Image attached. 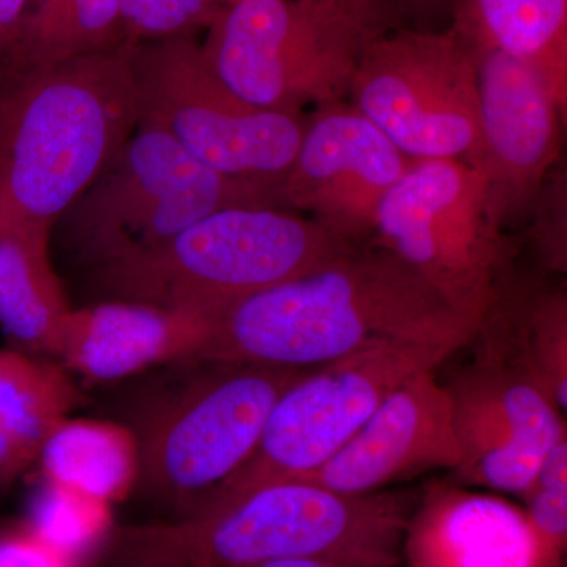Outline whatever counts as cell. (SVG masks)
<instances>
[{"mask_svg": "<svg viewBox=\"0 0 567 567\" xmlns=\"http://www.w3.org/2000/svg\"><path fill=\"white\" fill-rule=\"evenodd\" d=\"M480 328L404 260L361 245L330 267L212 316L197 358L315 369L388 344L451 354Z\"/></svg>", "mask_w": 567, "mask_h": 567, "instance_id": "1", "label": "cell"}, {"mask_svg": "<svg viewBox=\"0 0 567 567\" xmlns=\"http://www.w3.org/2000/svg\"><path fill=\"white\" fill-rule=\"evenodd\" d=\"M412 507L398 492L346 495L281 481L171 520L112 527L96 567H249L287 558L393 567Z\"/></svg>", "mask_w": 567, "mask_h": 567, "instance_id": "2", "label": "cell"}, {"mask_svg": "<svg viewBox=\"0 0 567 567\" xmlns=\"http://www.w3.org/2000/svg\"><path fill=\"white\" fill-rule=\"evenodd\" d=\"M137 125L126 47L0 78V230L52 238Z\"/></svg>", "mask_w": 567, "mask_h": 567, "instance_id": "3", "label": "cell"}, {"mask_svg": "<svg viewBox=\"0 0 567 567\" xmlns=\"http://www.w3.org/2000/svg\"><path fill=\"white\" fill-rule=\"evenodd\" d=\"M357 248L300 213L233 207L213 212L158 248L87 279L99 301H137L212 317L330 267Z\"/></svg>", "mask_w": 567, "mask_h": 567, "instance_id": "4", "label": "cell"}, {"mask_svg": "<svg viewBox=\"0 0 567 567\" xmlns=\"http://www.w3.org/2000/svg\"><path fill=\"white\" fill-rule=\"evenodd\" d=\"M233 207L278 204L268 189L213 173L162 130L140 122L52 234L87 276L158 248L204 216Z\"/></svg>", "mask_w": 567, "mask_h": 567, "instance_id": "5", "label": "cell"}, {"mask_svg": "<svg viewBox=\"0 0 567 567\" xmlns=\"http://www.w3.org/2000/svg\"><path fill=\"white\" fill-rule=\"evenodd\" d=\"M137 429L140 483L177 507L197 509L251 456L275 402L309 369L196 358Z\"/></svg>", "mask_w": 567, "mask_h": 567, "instance_id": "6", "label": "cell"}, {"mask_svg": "<svg viewBox=\"0 0 567 567\" xmlns=\"http://www.w3.org/2000/svg\"><path fill=\"white\" fill-rule=\"evenodd\" d=\"M128 55L140 122L162 130L213 173L276 197L308 117L238 99L208 65L196 37L136 44Z\"/></svg>", "mask_w": 567, "mask_h": 567, "instance_id": "7", "label": "cell"}, {"mask_svg": "<svg viewBox=\"0 0 567 567\" xmlns=\"http://www.w3.org/2000/svg\"><path fill=\"white\" fill-rule=\"evenodd\" d=\"M374 39L298 0L223 6L200 43L208 65L238 99L260 110L301 114L344 102Z\"/></svg>", "mask_w": 567, "mask_h": 567, "instance_id": "8", "label": "cell"}, {"mask_svg": "<svg viewBox=\"0 0 567 567\" xmlns=\"http://www.w3.org/2000/svg\"><path fill=\"white\" fill-rule=\"evenodd\" d=\"M368 245L393 252L481 323L509 257L486 183L458 159H412L383 197Z\"/></svg>", "mask_w": 567, "mask_h": 567, "instance_id": "9", "label": "cell"}, {"mask_svg": "<svg viewBox=\"0 0 567 567\" xmlns=\"http://www.w3.org/2000/svg\"><path fill=\"white\" fill-rule=\"evenodd\" d=\"M409 159L468 164L480 144L475 55L453 24L401 25L365 47L349 99Z\"/></svg>", "mask_w": 567, "mask_h": 567, "instance_id": "10", "label": "cell"}, {"mask_svg": "<svg viewBox=\"0 0 567 567\" xmlns=\"http://www.w3.org/2000/svg\"><path fill=\"white\" fill-rule=\"evenodd\" d=\"M447 357L443 350L388 344L309 369L275 402L248 461L203 505L316 472L391 391Z\"/></svg>", "mask_w": 567, "mask_h": 567, "instance_id": "11", "label": "cell"}, {"mask_svg": "<svg viewBox=\"0 0 567 567\" xmlns=\"http://www.w3.org/2000/svg\"><path fill=\"white\" fill-rule=\"evenodd\" d=\"M464 39L475 55L480 93V144L468 164L486 183L492 218L505 230L533 210L557 167L565 111L529 63Z\"/></svg>", "mask_w": 567, "mask_h": 567, "instance_id": "12", "label": "cell"}, {"mask_svg": "<svg viewBox=\"0 0 567 567\" xmlns=\"http://www.w3.org/2000/svg\"><path fill=\"white\" fill-rule=\"evenodd\" d=\"M410 162L347 100L322 104L306 122L303 140L276 203L350 244L368 245L383 197Z\"/></svg>", "mask_w": 567, "mask_h": 567, "instance_id": "13", "label": "cell"}, {"mask_svg": "<svg viewBox=\"0 0 567 567\" xmlns=\"http://www.w3.org/2000/svg\"><path fill=\"white\" fill-rule=\"evenodd\" d=\"M435 369L417 372L386 395L334 457L305 483L346 495L382 492L398 481L461 465L454 401Z\"/></svg>", "mask_w": 567, "mask_h": 567, "instance_id": "14", "label": "cell"}, {"mask_svg": "<svg viewBox=\"0 0 567 567\" xmlns=\"http://www.w3.org/2000/svg\"><path fill=\"white\" fill-rule=\"evenodd\" d=\"M210 317L125 300L71 308L55 358L91 382H115L199 357Z\"/></svg>", "mask_w": 567, "mask_h": 567, "instance_id": "15", "label": "cell"}, {"mask_svg": "<svg viewBox=\"0 0 567 567\" xmlns=\"http://www.w3.org/2000/svg\"><path fill=\"white\" fill-rule=\"evenodd\" d=\"M410 567H548L527 516L505 499L434 487L410 517Z\"/></svg>", "mask_w": 567, "mask_h": 567, "instance_id": "16", "label": "cell"}, {"mask_svg": "<svg viewBox=\"0 0 567 567\" xmlns=\"http://www.w3.org/2000/svg\"><path fill=\"white\" fill-rule=\"evenodd\" d=\"M35 461L47 483L110 505L140 483V440L134 429L114 421L65 417L43 440Z\"/></svg>", "mask_w": 567, "mask_h": 567, "instance_id": "17", "label": "cell"}, {"mask_svg": "<svg viewBox=\"0 0 567 567\" xmlns=\"http://www.w3.org/2000/svg\"><path fill=\"white\" fill-rule=\"evenodd\" d=\"M51 237L0 230V327L28 352L54 357L71 311L50 257Z\"/></svg>", "mask_w": 567, "mask_h": 567, "instance_id": "18", "label": "cell"}, {"mask_svg": "<svg viewBox=\"0 0 567 567\" xmlns=\"http://www.w3.org/2000/svg\"><path fill=\"white\" fill-rule=\"evenodd\" d=\"M122 47L118 0H31L10 47L0 58V78Z\"/></svg>", "mask_w": 567, "mask_h": 567, "instance_id": "19", "label": "cell"}, {"mask_svg": "<svg viewBox=\"0 0 567 567\" xmlns=\"http://www.w3.org/2000/svg\"><path fill=\"white\" fill-rule=\"evenodd\" d=\"M470 35L529 63L550 85L567 78V0H457Z\"/></svg>", "mask_w": 567, "mask_h": 567, "instance_id": "20", "label": "cell"}, {"mask_svg": "<svg viewBox=\"0 0 567 567\" xmlns=\"http://www.w3.org/2000/svg\"><path fill=\"white\" fill-rule=\"evenodd\" d=\"M450 391L462 451L457 475L476 486L527 494L547 451L518 439L506 421L476 395L458 386Z\"/></svg>", "mask_w": 567, "mask_h": 567, "instance_id": "21", "label": "cell"}, {"mask_svg": "<svg viewBox=\"0 0 567 567\" xmlns=\"http://www.w3.org/2000/svg\"><path fill=\"white\" fill-rule=\"evenodd\" d=\"M81 398L65 368L18 350L0 349V429L39 453L52 429Z\"/></svg>", "mask_w": 567, "mask_h": 567, "instance_id": "22", "label": "cell"}, {"mask_svg": "<svg viewBox=\"0 0 567 567\" xmlns=\"http://www.w3.org/2000/svg\"><path fill=\"white\" fill-rule=\"evenodd\" d=\"M111 528L110 503L44 481L33 505L31 529L48 546L71 559L99 547Z\"/></svg>", "mask_w": 567, "mask_h": 567, "instance_id": "23", "label": "cell"}, {"mask_svg": "<svg viewBox=\"0 0 567 567\" xmlns=\"http://www.w3.org/2000/svg\"><path fill=\"white\" fill-rule=\"evenodd\" d=\"M123 47L155 43L207 31L221 11L216 0H118Z\"/></svg>", "mask_w": 567, "mask_h": 567, "instance_id": "24", "label": "cell"}, {"mask_svg": "<svg viewBox=\"0 0 567 567\" xmlns=\"http://www.w3.org/2000/svg\"><path fill=\"white\" fill-rule=\"evenodd\" d=\"M527 516L548 565L558 559L567 536V484L535 481L527 494Z\"/></svg>", "mask_w": 567, "mask_h": 567, "instance_id": "25", "label": "cell"}, {"mask_svg": "<svg viewBox=\"0 0 567 567\" xmlns=\"http://www.w3.org/2000/svg\"><path fill=\"white\" fill-rule=\"evenodd\" d=\"M557 175L554 182L547 178L533 207L543 215L537 221L535 241L548 271H565L566 268V185L565 177Z\"/></svg>", "mask_w": 567, "mask_h": 567, "instance_id": "26", "label": "cell"}, {"mask_svg": "<svg viewBox=\"0 0 567 567\" xmlns=\"http://www.w3.org/2000/svg\"><path fill=\"white\" fill-rule=\"evenodd\" d=\"M298 2L349 22L371 39L405 25L393 0H298Z\"/></svg>", "mask_w": 567, "mask_h": 567, "instance_id": "27", "label": "cell"}, {"mask_svg": "<svg viewBox=\"0 0 567 567\" xmlns=\"http://www.w3.org/2000/svg\"><path fill=\"white\" fill-rule=\"evenodd\" d=\"M0 567H73L71 559L48 546L32 529L0 539Z\"/></svg>", "mask_w": 567, "mask_h": 567, "instance_id": "28", "label": "cell"}, {"mask_svg": "<svg viewBox=\"0 0 567 567\" xmlns=\"http://www.w3.org/2000/svg\"><path fill=\"white\" fill-rule=\"evenodd\" d=\"M404 24L420 31H440L453 21L457 0H393Z\"/></svg>", "mask_w": 567, "mask_h": 567, "instance_id": "29", "label": "cell"}, {"mask_svg": "<svg viewBox=\"0 0 567 567\" xmlns=\"http://www.w3.org/2000/svg\"><path fill=\"white\" fill-rule=\"evenodd\" d=\"M35 458L33 451L0 429V483L20 475Z\"/></svg>", "mask_w": 567, "mask_h": 567, "instance_id": "30", "label": "cell"}, {"mask_svg": "<svg viewBox=\"0 0 567 567\" xmlns=\"http://www.w3.org/2000/svg\"><path fill=\"white\" fill-rule=\"evenodd\" d=\"M31 0H0V58L10 47Z\"/></svg>", "mask_w": 567, "mask_h": 567, "instance_id": "31", "label": "cell"}, {"mask_svg": "<svg viewBox=\"0 0 567 567\" xmlns=\"http://www.w3.org/2000/svg\"><path fill=\"white\" fill-rule=\"evenodd\" d=\"M249 567H347L339 565V563L327 561V559L319 558H287L276 559V561L262 563V565Z\"/></svg>", "mask_w": 567, "mask_h": 567, "instance_id": "32", "label": "cell"}, {"mask_svg": "<svg viewBox=\"0 0 567 567\" xmlns=\"http://www.w3.org/2000/svg\"><path fill=\"white\" fill-rule=\"evenodd\" d=\"M216 2L221 3V6H230V3L238 2V0H216Z\"/></svg>", "mask_w": 567, "mask_h": 567, "instance_id": "33", "label": "cell"}]
</instances>
